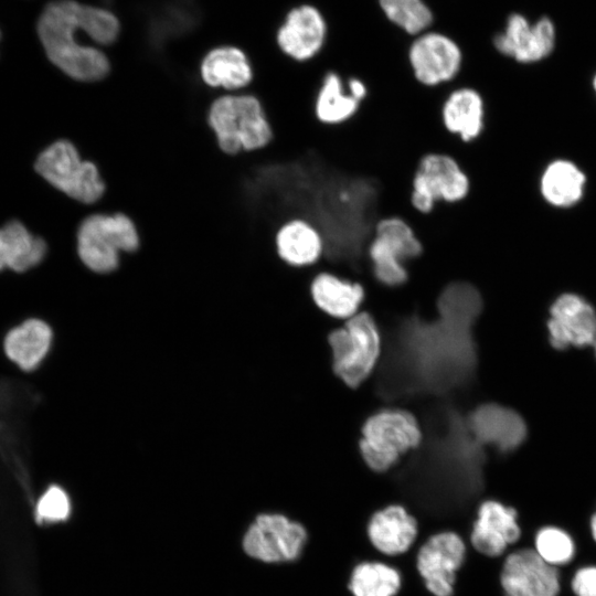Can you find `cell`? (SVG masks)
I'll use <instances>...</instances> for the list:
<instances>
[{
	"instance_id": "9",
	"label": "cell",
	"mask_w": 596,
	"mask_h": 596,
	"mask_svg": "<svg viewBox=\"0 0 596 596\" xmlns=\"http://www.w3.org/2000/svg\"><path fill=\"white\" fill-rule=\"evenodd\" d=\"M467 172L450 155L429 152L421 158L412 179L411 203L421 214H429L437 203L456 204L470 193Z\"/></svg>"
},
{
	"instance_id": "36",
	"label": "cell",
	"mask_w": 596,
	"mask_h": 596,
	"mask_svg": "<svg viewBox=\"0 0 596 596\" xmlns=\"http://www.w3.org/2000/svg\"><path fill=\"white\" fill-rule=\"evenodd\" d=\"M594 87H595V91H596V76L594 78Z\"/></svg>"
},
{
	"instance_id": "11",
	"label": "cell",
	"mask_w": 596,
	"mask_h": 596,
	"mask_svg": "<svg viewBox=\"0 0 596 596\" xmlns=\"http://www.w3.org/2000/svg\"><path fill=\"white\" fill-rule=\"evenodd\" d=\"M308 540L306 528L284 514L264 513L249 525L243 538L244 552L264 563L294 562Z\"/></svg>"
},
{
	"instance_id": "28",
	"label": "cell",
	"mask_w": 596,
	"mask_h": 596,
	"mask_svg": "<svg viewBox=\"0 0 596 596\" xmlns=\"http://www.w3.org/2000/svg\"><path fill=\"white\" fill-rule=\"evenodd\" d=\"M584 174L572 162L558 160L551 163L541 181L544 198L557 206L577 202L583 193Z\"/></svg>"
},
{
	"instance_id": "32",
	"label": "cell",
	"mask_w": 596,
	"mask_h": 596,
	"mask_svg": "<svg viewBox=\"0 0 596 596\" xmlns=\"http://www.w3.org/2000/svg\"><path fill=\"white\" fill-rule=\"evenodd\" d=\"M71 512L67 493L58 486H50L39 498L35 505L38 523H56L65 521Z\"/></svg>"
},
{
	"instance_id": "10",
	"label": "cell",
	"mask_w": 596,
	"mask_h": 596,
	"mask_svg": "<svg viewBox=\"0 0 596 596\" xmlns=\"http://www.w3.org/2000/svg\"><path fill=\"white\" fill-rule=\"evenodd\" d=\"M406 58L415 81L424 87L450 85L465 63L460 45L450 36L425 31L411 42Z\"/></svg>"
},
{
	"instance_id": "35",
	"label": "cell",
	"mask_w": 596,
	"mask_h": 596,
	"mask_svg": "<svg viewBox=\"0 0 596 596\" xmlns=\"http://www.w3.org/2000/svg\"><path fill=\"white\" fill-rule=\"evenodd\" d=\"M588 528H589L590 536L594 543L596 544V511L589 518Z\"/></svg>"
},
{
	"instance_id": "4",
	"label": "cell",
	"mask_w": 596,
	"mask_h": 596,
	"mask_svg": "<svg viewBox=\"0 0 596 596\" xmlns=\"http://www.w3.org/2000/svg\"><path fill=\"white\" fill-rule=\"evenodd\" d=\"M209 124L220 148L230 155L272 145L275 132L263 103L253 95H226L210 107Z\"/></svg>"
},
{
	"instance_id": "7",
	"label": "cell",
	"mask_w": 596,
	"mask_h": 596,
	"mask_svg": "<svg viewBox=\"0 0 596 596\" xmlns=\"http://www.w3.org/2000/svg\"><path fill=\"white\" fill-rule=\"evenodd\" d=\"M77 253L92 270L109 273L117 268L120 252H134L139 236L134 222L121 213L93 214L77 231Z\"/></svg>"
},
{
	"instance_id": "2",
	"label": "cell",
	"mask_w": 596,
	"mask_h": 596,
	"mask_svg": "<svg viewBox=\"0 0 596 596\" xmlns=\"http://www.w3.org/2000/svg\"><path fill=\"white\" fill-rule=\"evenodd\" d=\"M434 402L424 412L425 436L401 477L413 489H428L427 493H473L481 483L483 446L453 402Z\"/></svg>"
},
{
	"instance_id": "17",
	"label": "cell",
	"mask_w": 596,
	"mask_h": 596,
	"mask_svg": "<svg viewBox=\"0 0 596 596\" xmlns=\"http://www.w3.org/2000/svg\"><path fill=\"white\" fill-rule=\"evenodd\" d=\"M327 23L311 4L291 9L277 31V44L291 61L308 63L319 56L327 41Z\"/></svg>"
},
{
	"instance_id": "6",
	"label": "cell",
	"mask_w": 596,
	"mask_h": 596,
	"mask_svg": "<svg viewBox=\"0 0 596 596\" xmlns=\"http://www.w3.org/2000/svg\"><path fill=\"white\" fill-rule=\"evenodd\" d=\"M334 373L358 387L373 371L381 354V337L369 312L352 316L343 328L329 334Z\"/></svg>"
},
{
	"instance_id": "26",
	"label": "cell",
	"mask_w": 596,
	"mask_h": 596,
	"mask_svg": "<svg viewBox=\"0 0 596 596\" xmlns=\"http://www.w3.org/2000/svg\"><path fill=\"white\" fill-rule=\"evenodd\" d=\"M361 103L345 89L342 75L327 71L317 91L313 113L319 124L329 127L341 126L350 121L359 111Z\"/></svg>"
},
{
	"instance_id": "3",
	"label": "cell",
	"mask_w": 596,
	"mask_h": 596,
	"mask_svg": "<svg viewBox=\"0 0 596 596\" xmlns=\"http://www.w3.org/2000/svg\"><path fill=\"white\" fill-rule=\"evenodd\" d=\"M79 6L74 0L47 3L36 30L49 60L55 66L74 79L95 82L108 74L109 62L100 50L78 42Z\"/></svg>"
},
{
	"instance_id": "5",
	"label": "cell",
	"mask_w": 596,
	"mask_h": 596,
	"mask_svg": "<svg viewBox=\"0 0 596 596\" xmlns=\"http://www.w3.org/2000/svg\"><path fill=\"white\" fill-rule=\"evenodd\" d=\"M422 439V428L413 414L403 409H383L364 423L360 450L372 470L383 472L403 454L416 449Z\"/></svg>"
},
{
	"instance_id": "30",
	"label": "cell",
	"mask_w": 596,
	"mask_h": 596,
	"mask_svg": "<svg viewBox=\"0 0 596 596\" xmlns=\"http://www.w3.org/2000/svg\"><path fill=\"white\" fill-rule=\"evenodd\" d=\"M385 17L409 35L425 32L433 22V12L423 0H379Z\"/></svg>"
},
{
	"instance_id": "16",
	"label": "cell",
	"mask_w": 596,
	"mask_h": 596,
	"mask_svg": "<svg viewBox=\"0 0 596 596\" xmlns=\"http://www.w3.org/2000/svg\"><path fill=\"white\" fill-rule=\"evenodd\" d=\"M556 40L554 22L541 17L531 22L521 13L509 15L503 31L493 38L494 49L520 63H533L550 55Z\"/></svg>"
},
{
	"instance_id": "25",
	"label": "cell",
	"mask_w": 596,
	"mask_h": 596,
	"mask_svg": "<svg viewBox=\"0 0 596 596\" xmlns=\"http://www.w3.org/2000/svg\"><path fill=\"white\" fill-rule=\"evenodd\" d=\"M201 76L212 87L236 89L253 79V70L245 53L234 46L210 51L201 63Z\"/></svg>"
},
{
	"instance_id": "15",
	"label": "cell",
	"mask_w": 596,
	"mask_h": 596,
	"mask_svg": "<svg viewBox=\"0 0 596 596\" xmlns=\"http://www.w3.org/2000/svg\"><path fill=\"white\" fill-rule=\"evenodd\" d=\"M522 536L518 511L494 499L482 501L469 534L470 544L476 552L497 558L507 553Z\"/></svg>"
},
{
	"instance_id": "27",
	"label": "cell",
	"mask_w": 596,
	"mask_h": 596,
	"mask_svg": "<svg viewBox=\"0 0 596 596\" xmlns=\"http://www.w3.org/2000/svg\"><path fill=\"white\" fill-rule=\"evenodd\" d=\"M348 588L352 596H396L402 588V575L387 563L363 561L352 568Z\"/></svg>"
},
{
	"instance_id": "33",
	"label": "cell",
	"mask_w": 596,
	"mask_h": 596,
	"mask_svg": "<svg viewBox=\"0 0 596 596\" xmlns=\"http://www.w3.org/2000/svg\"><path fill=\"white\" fill-rule=\"evenodd\" d=\"M570 588L573 596H596V564L577 567L572 574Z\"/></svg>"
},
{
	"instance_id": "31",
	"label": "cell",
	"mask_w": 596,
	"mask_h": 596,
	"mask_svg": "<svg viewBox=\"0 0 596 596\" xmlns=\"http://www.w3.org/2000/svg\"><path fill=\"white\" fill-rule=\"evenodd\" d=\"M81 31L99 44L113 43L119 33V21L108 10L81 4L78 10Z\"/></svg>"
},
{
	"instance_id": "37",
	"label": "cell",
	"mask_w": 596,
	"mask_h": 596,
	"mask_svg": "<svg viewBox=\"0 0 596 596\" xmlns=\"http://www.w3.org/2000/svg\"><path fill=\"white\" fill-rule=\"evenodd\" d=\"M594 349H595V355H596V341H595V343H594Z\"/></svg>"
},
{
	"instance_id": "23",
	"label": "cell",
	"mask_w": 596,
	"mask_h": 596,
	"mask_svg": "<svg viewBox=\"0 0 596 596\" xmlns=\"http://www.w3.org/2000/svg\"><path fill=\"white\" fill-rule=\"evenodd\" d=\"M52 340V329L44 320L28 318L6 333L3 351L20 370L31 372L46 358Z\"/></svg>"
},
{
	"instance_id": "38",
	"label": "cell",
	"mask_w": 596,
	"mask_h": 596,
	"mask_svg": "<svg viewBox=\"0 0 596 596\" xmlns=\"http://www.w3.org/2000/svg\"><path fill=\"white\" fill-rule=\"evenodd\" d=\"M0 38H1V32H0Z\"/></svg>"
},
{
	"instance_id": "34",
	"label": "cell",
	"mask_w": 596,
	"mask_h": 596,
	"mask_svg": "<svg viewBox=\"0 0 596 596\" xmlns=\"http://www.w3.org/2000/svg\"><path fill=\"white\" fill-rule=\"evenodd\" d=\"M343 79L347 92L362 104L369 95L366 83L361 77L354 75L343 77Z\"/></svg>"
},
{
	"instance_id": "14",
	"label": "cell",
	"mask_w": 596,
	"mask_h": 596,
	"mask_svg": "<svg viewBox=\"0 0 596 596\" xmlns=\"http://www.w3.org/2000/svg\"><path fill=\"white\" fill-rule=\"evenodd\" d=\"M546 327L549 341L556 350L594 345L596 310L585 298L563 294L552 304Z\"/></svg>"
},
{
	"instance_id": "1",
	"label": "cell",
	"mask_w": 596,
	"mask_h": 596,
	"mask_svg": "<svg viewBox=\"0 0 596 596\" xmlns=\"http://www.w3.org/2000/svg\"><path fill=\"white\" fill-rule=\"evenodd\" d=\"M436 307L434 320L409 315L386 331L375 381L383 400H446L472 383L478 361L472 328L482 310L481 294L469 280H450Z\"/></svg>"
},
{
	"instance_id": "22",
	"label": "cell",
	"mask_w": 596,
	"mask_h": 596,
	"mask_svg": "<svg viewBox=\"0 0 596 596\" xmlns=\"http://www.w3.org/2000/svg\"><path fill=\"white\" fill-rule=\"evenodd\" d=\"M309 291L313 302L322 311L337 318L354 316L365 298V288L360 280L327 269L315 272Z\"/></svg>"
},
{
	"instance_id": "19",
	"label": "cell",
	"mask_w": 596,
	"mask_h": 596,
	"mask_svg": "<svg viewBox=\"0 0 596 596\" xmlns=\"http://www.w3.org/2000/svg\"><path fill=\"white\" fill-rule=\"evenodd\" d=\"M277 257L298 269L316 268L326 255V240L319 227L304 217H292L280 224L274 235Z\"/></svg>"
},
{
	"instance_id": "21",
	"label": "cell",
	"mask_w": 596,
	"mask_h": 596,
	"mask_svg": "<svg viewBox=\"0 0 596 596\" xmlns=\"http://www.w3.org/2000/svg\"><path fill=\"white\" fill-rule=\"evenodd\" d=\"M366 534L372 546L387 556L406 553L418 536V522L401 504L387 505L370 518Z\"/></svg>"
},
{
	"instance_id": "24",
	"label": "cell",
	"mask_w": 596,
	"mask_h": 596,
	"mask_svg": "<svg viewBox=\"0 0 596 596\" xmlns=\"http://www.w3.org/2000/svg\"><path fill=\"white\" fill-rule=\"evenodd\" d=\"M47 251L46 243L21 222L12 220L0 227V272L24 273L38 266Z\"/></svg>"
},
{
	"instance_id": "18",
	"label": "cell",
	"mask_w": 596,
	"mask_h": 596,
	"mask_svg": "<svg viewBox=\"0 0 596 596\" xmlns=\"http://www.w3.org/2000/svg\"><path fill=\"white\" fill-rule=\"evenodd\" d=\"M470 433L481 446L502 453L517 449L526 437V425L515 411L496 404L479 405L467 416Z\"/></svg>"
},
{
	"instance_id": "12",
	"label": "cell",
	"mask_w": 596,
	"mask_h": 596,
	"mask_svg": "<svg viewBox=\"0 0 596 596\" xmlns=\"http://www.w3.org/2000/svg\"><path fill=\"white\" fill-rule=\"evenodd\" d=\"M467 555L464 539L454 531L430 535L416 554V570L433 596H454L457 573Z\"/></svg>"
},
{
	"instance_id": "13",
	"label": "cell",
	"mask_w": 596,
	"mask_h": 596,
	"mask_svg": "<svg viewBox=\"0 0 596 596\" xmlns=\"http://www.w3.org/2000/svg\"><path fill=\"white\" fill-rule=\"evenodd\" d=\"M499 583L503 596H558L562 590L560 568L544 562L530 546L505 554Z\"/></svg>"
},
{
	"instance_id": "20",
	"label": "cell",
	"mask_w": 596,
	"mask_h": 596,
	"mask_svg": "<svg viewBox=\"0 0 596 596\" xmlns=\"http://www.w3.org/2000/svg\"><path fill=\"white\" fill-rule=\"evenodd\" d=\"M486 100L472 86H456L446 95L440 118L445 130L464 143L479 139L486 127Z\"/></svg>"
},
{
	"instance_id": "29",
	"label": "cell",
	"mask_w": 596,
	"mask_h": 596,
	"mask_svg": "<svg viewBox=\"0 0 596 596\" xmlns=\"http://www.w3.org/2000/svg\"><path fill=\"white\" fill-rule=\"evenodd\" d=\"M532 547L544 562L556 568L572 563L577 553L572 534L554 524L542 525L536 530Z\"/></svg>"
},
{
	"instance_id": "8",
	"label": "cell",
	"mask_w": 596,
	"mask_h": 596,
	"mask_svg": "<svg viewBox=\"0 0 596 596\" xmlns=\"http://www.w3.org/2000/svg\"><path fill=\"white\" fill-rule=\"evenodd\" d=\"M34 167L54 188L82 203H93L105 192L97 167L83 160L68 140H56L46 147L38 156Z\"/></svg>"
}]
</instances>
